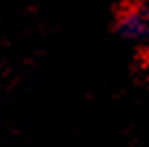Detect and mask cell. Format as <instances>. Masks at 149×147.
Wrapping results in <instances>:
<instances>
[{
	"label": "cell",
	"mask_w": 149,
	"mask_h": 147,
	"mask_svg": "<svg viewBox=\"0 0 149 147\" xmlns=\"http://www.w3.org/2000/svg\"><path fill=\"white\" fill-rule=\"evenodd\" d=\"M116 31L125 40L143 42L149 37V7L145 2H130L118 11Z\"/></svg>",
	"instance_id": "cell-1"
}]
</instances>
